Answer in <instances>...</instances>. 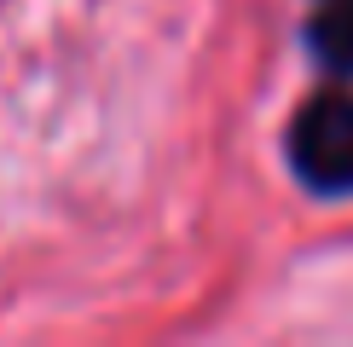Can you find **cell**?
<instances>
[{
    "instance_id": "cell-1",
    "label": "cell",
    "mask_w": 353,
    "mask_h": 347,
    "mask_svg": "<svg viewBox=\"0 0 353 347\" xmlns=\"http://www.w3.org/2000/svg\"><path fill=\"white\" fill-rule=\"evenodd\" d=\"M290 168L313 197H353V93H313L290 122Z\"/></svg>"
},
{
    "instance_id": "cell-2",
    "label": "cell",
    "mask_w": 353,
    "mask_h": 347,
    "mask_svg": "<svg viewBox=\"0 0 353 347\" xmlns=\"http://www.w3.org/2000/svg\"><path fill=\"white\" fill-rule=\"evenodd\" d=\"M307 47L330 76H353V0H319L307 23Z\"/></svg>"
}]
</instances>
